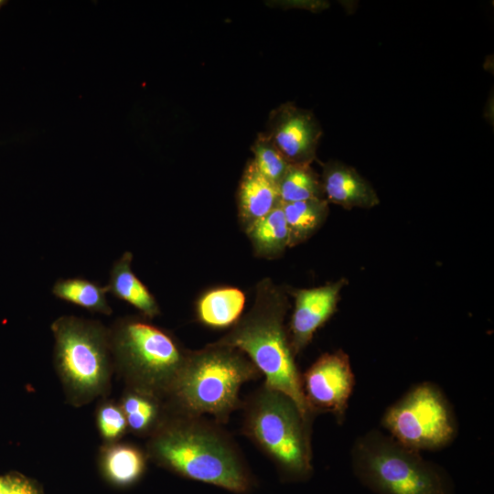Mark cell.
Instances as JSON below:
<instances>
[{"label":"cell","instance_id":"obj_1","mask_svg":"<svg viewBox=\"0 0 494 494\" xmlns=\"http://www.w3.org/2000/svg\"><path fill=\"white\" fill-rule=\"evenodd\" d=\"M155 460L173 472L226 490L246 494L253 478L237 446L216 422L176 411L149 444Z\"/></svg>","mask_w":494,"mask_h":494},{"label":"cell","instance_id":"obj_2","mask_svg":"<svg viewBox=\"0 0 494 494\" xmlns=\"http://www.w3.org/2000/svg\"><path fill=\"white\" fill-rule=\"evenodd\" d=\"M286 292L270 278L260 281L251 309L217 342L242 351L264 375V385L287 394L313 421L285 325L289 309Z\"/></svg>","mask_w":494,"mask_h":494},{"label":"cell","instance_id":"obj_3","mask_svg":"<svg viewBox=\"0 0 494 494\" xmlns=\"http://www.w3.org/2000/svg\"><path fill=\"white\" fill-rule=\"evenodd\" d=\"M260 375L242 351L215 341L201 349L188 350L170 397L177 412L209 414L217 424H225L242 406V386Z\"/></svg>","mask_w":494,"mask_h":494},{"label":"cell","instance_id":"obj_4","mask_svg":"<svg viewBox=\"0 0 494 494\" xmlns=\"http://www.w3.org/2000/svg\"><path fill=\"white\" fill-rule=\"evenodd\" d=\"M242 433L275 465L283 480L304 482L314 472L307 419L287 394L263 384L243 405Z\"/></svg>","mask_w":494,"mask_h":494},{"label":"cell","instance_id":"obj_5","mask_svg":"<svg viewBox=\"0 0 494 494\" xmlns=\"http://www.w3.org/2000/svg\"><path fill=\"white\" fill-rule=\"evenodd\" d=\"M349 456L354 476L374 494H455L443 467L380 430L358 436Z\"/></svg>","mask_w":494,"mask_h":494},{"label":"cell","instance_id":"obj_6","mask_svg":"<svg viewBox=\"0 0 494 494\" xmlns=\"http://www.w3.org/2000/svg\"><path fill=\"white\" fill-rule=\"evenodd\" d=\"M113 343L135 391L171 396L188 354L172 335L143 317H131L117 324Z\"/></svg>","mask_w":494,"mask_h":494},{"label":"cell","instance_id":"obj_7","mask_svg":"<svg viewBox=\"0 0 494 494\" xmlns=\"http://www.w3.org/2000/svg\"><path fill=\"white\" fill-rule=\"evenodd\" d=\"M381 425L397 442L418 452L441 450L452 444L458 433L450 402L432 381L410 388L385 410Z\"/></svg>","mask_w":494,"mask_h":494},{"label":"cell","instance_id":"obj_8","mask_svg":"<svg viewBox=\"0 0 494 494\" xmlns=\"http://www.w3.org/2000/svg\"><path fill=\"white\" fill-rule=\"evenodd\" d=\"M51 328L56 361L63 378L79 393H97L106 381L109 368L108 338L102 326L64 316Z\"/></svg>","mask_w":494,"mask_h":494},{"label":"cell","instance_id":"obj_9","mask_svg":"<svg viewBox=\"0 0 494 494\" xmlns=\"http://www.w3.org/2000/svg\"><path fill=\"white\" fill-rule=\"evenodd\" d=\"M301 379L310 413H330L342 424L356 381L349 355L342 349L324 353Z\"/></svg>","mask_w":494,"mask_h":494},{"label":"cell","instance_id":"obj_10","mask_svg":"<svg viewBox=\"0 0 494 494\" xmlns=\"http://www.w3.org/2000/svg\"><path fill=\"white\" fill-rule=\"evenodd\" d=\"M290 165H311L322 129L314 113L293 102L274 109L265 132Z\"/></svg>","mask_w":494,"mask_h":494},{"label":"cell","instance_id":"obj_11","mask_svg":"<svg viewBox=\"0 0 494 494\" xmlns=\"http://www.w3.org/2000/svg\"><path fill=\"white\" fill-rule=\"evenodd\" d=\"M346 278L321 286L290 291L295 307L287 331L290 345L297 356L312 340L315 333L335 313Z\"/></svg>","mask_w":494,"mask_h":494},{"label":"cell","instance_id":"obj_12","mask_svg":"<svg viewBox=\"0 0 494 494\" xmlns=\"http://www.w3.org/2000/svg\"><path fill=\"white\" fill-rule=\"evenodd\" d=\"M320 180L324 198L328 203L346 209H371L380 203L370 182L355 168L340 161L330 160L323 164Z\"/></svg>","mask_w":494,"mask_h":494},{"label":"cell","instance_id":"obj_13","mask_svg":"<svg viewBox=\"0 0 494 494\" xmlns=\"http://www.w3.org/2000/svg\"><path fill=\"white\" fill-rule=\"evenodd\" d=\"M237 203L239 220L245 232L282 203L277 186L257 169L252 160L246 164L243 170Z\"/></svg>","mask_w":494,"mask_h":494},{"label":"cell","instance_id":"obj_14","mask_svg":"<svg viewBox=\"0 0 494 494\" xmlns=\"http://www.w3.org/2000/svg\"><path fill=\"white\" fill-rule=\"evenodd\" d=\"M133 253L124 252L110 271L107 292L117 299L133 306L146 318L160 314L158 303L146 285L132 269Z\"/></svg>","mask_w":494,"mask_h":494},{"label":"cell","instance_id":"obj_15","mask_svg":"<svg viewBox=\"0 0 494 494\" xmlns=\"http://www.w3.org/2000/svg\"><path fill=\"white\" fill-rule=\"evenodd\" d=\"M245 295L236 287H218L205 292L198 300V319L205 326L223 328L233 326L241 317Z\"/></svg>","mask_w":494,"mask_h":494},{"label":"cell","instance_id":"obj_16","mask_svg":"<svg viewBox=\"0 0 494 494\" xmlns=\"http://www.w3.org/2000/svg\"><path fill=\"white\" fill-rule=\"evenodd\" d=\"M288 230V247L308 240L323 225L329 212L326 199L282 203Z\"/></svg>","mask_w":494,"mask_h":494},{"label":"cell","instance_id":"obj_17","mask_svg":"<svg viewBox=\"0 0 494 494\" xmlns=\"http://www.w3.org/2000/svg\"><path fill=\"white\" fill-rule=\"evenodd\" d=\"M246 234L256 256L266 259L280 257L289 242L282 203L255 222Z\"/></svg>","mask_w":494,"mask_h":494},{"label":"cell","instance_id":"obj_18","mask_svg":"<svg viewBox=\"0 0 494 494\" xmlns=\"http://www.w3.org/2000/svg\"><path fill=\"white\" fill-rule=\"evenodd\" d=\"M51 292L55 297L91 312L112 314L106 297L107 288L97 282L81 276L59 278L54 283Z\"/></svg>","mask_w":494,"mask_h":494},{"label":"cell","instance_id":"obj_19","mask_svg":"<svg viewBox=\"0 0 494 494\" xmlns=\"http://www.w3.org/2000/svg\"><path fill=\"white\" fill-rule=\"evenodd\" d=\"M277 188L282 203L325 199L321 180L310 165H289Z\"/></svg>","mask_w":494,"mask_h":494},{"label":"cell","instance_id":"obj_20","mask_svg":"<svg viewBox=\"0 0 494 494\" xmlns=\"http://www.w3.org/2000/svg\"><path fill=\"white\" fill-rule=\"evenodd\" d=\"M145 459L141 451L131 446H116L110 448L104 458L107 477L115 484L127 486L143 475Z\"/></svg>","mask_w":494,"mask_h":494},{"label":"cell","instance_id":"obj_21","mask_svg":"<svg viewBox=\"0 0 494 494\" xmlns=\"http://www.w3.org/2000/svg\"><path fill=\"white\" fill-rule=\"evenodd\" d=\"M122 410L129 427L137 433L153 428L160 412L157 397L138 391L124 398Z\"/></svg>","mask_w":494,"mask_h":494},{"label":"cell","instance_id":"obj_22","mask_svg":"<svg viewBox=\"0 0 494 494\" xmlns=\"http://www.w3.org/2000/svg\"><path fill=\"white\" fill-rule=\"evenodd\" d=\"M252 162L257 169L278 187L289 163L273 144L266 133L259 134L252 145Z\"/></svg>","mask_w":494,"mask_h":494},{"label":"cell","instance_id":"obj_23","mask_svg":"<svg viewBox=\"0 0 494 494\" xmlns=\"http://www.w3.org/2000/svg\"><path fill=\"white\" fill-rule=\"evenodd\" d=\"M99 427L106 438H116L125 429L127 424L122 409L114 405L103 406L98 415Z\"/></svg>","mask_w":494,"mask_h":494},{"label":"cell","instance_id":"obj_24","mask_svg":"<svg viewBox=\"0 0 494 494\" xmlns=\"http://www.w3.org/2000/svg\"><path fill=\"white\" fill-rule=\"evenodd\" d=\"M8 494H39L34 485L21 476L9 475Z\"/></svg>","mask_w":494,"mask_h":494},{"label":"cell","instance_id":"obj_25","mask_svg":"<svg viewBox=\"0 0 494 494\" xmlns=\"http://www.w3.org/2000/svg\"><path fill=\"white\" fill-rule=\"evenodd\" d=\"M7 3V1L0 0V8L5 5Z\"/></svg>","mask_w":494,"mask_h":494}]
</instances>
